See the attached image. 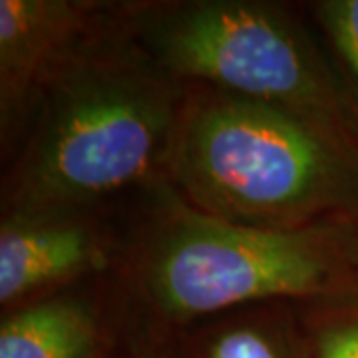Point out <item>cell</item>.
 Instances as JSON below:
<instances>
[{
  "label": "cell",
  "mask_w": 358,
  "mask_h": 358,
  "mask_svg": "<svg viewBox=\"0 0 358 358\" xmlns=\"http://www.w3.org/2000/svg\"><path fill=\"white\" fill-rule=\"evenodd\" d=\"M159 60L179 76L271 103L346 136L358 110L307 38L281 13L253 2H199L157 24Z\"/></svg>",
  "instance_id": "3957f363"
},
{
  "label": "cell",
  "mask_w": 358,
  "mask_h": 358,
  "mask_svg": "<svg viewBox=\"0 0 358 358\" xmlns=\"http://www.w3.org/2000/svg\"><path fill=\"white\" fill-rule=\"evenodd\" d=\"M88 4L62 0H0L2 124L24 112L86 28Z\"/></svg>",
  "instance_id": "5b68a950"
},
{
  "label": "cell",
  "mask_w": 358,
  "mask_h": 358,
  "mask_svg": "<svg viewBox=\"0 0 358 358\" xmlns=\"http://www.w3.org/2000/svg\"><path fill=\"white\" fill-rule=\"evenodd\" d=\"M114 358H164V357L150 355V352H126V355H122V357H114Z\"/></svg>",
  "instance_id": "8fae6325"
},
{
  "label": "cell",
  "mask_w": 358,
  "mask_h": 358,
  "mask_svg": "<svg viewBox=\"0 0 358 358\" xmlns=\"http://www.w3.org/2000/svg\"><path fill=\"white\" fill-rule=\"evenodd\" d=\"M343 251L324 229H279L179 213L148 263V285L167 317L185 320L268 296L329 293Z\"/></svg>",
  "instance_id": "277c9868"
},
{
  "label": "cell",
  "mask_w": 358,
  "mask_h": 358,
  "mask_svg": "<svg viewBox=\"0 0 358 358\" xmlns=\"http://www.w3.org/2000/svg\"><path fill=\"white\" fill-rule=\"evenodd\" d=\"M100 331L80 301L36 303L2 320L0 358H96Z\"/></svg>",
  "instance_id": "52a82bcc"
},
{
  "label": "cell",
  "mask_w": 358,
  "mask_h": 358,
  "mask_svg": "<svg viewBox=\"0 0 358 358\" xmlns=\"http://www.w3.org/2000/svg\"><path fill=\"white\" fill-rule=\"evenodd\" d=\"M171 154L183 189L207 215L233 223L291 229L358 197L352 140L237 94L195 108Z\"/></svg>",
  "instance_id": "6da1fadb"
},
{
  "label": "cell",
  "mask_w": 358,
  "mask_h": 358,
  "mask_svg": "<svg viewBox=\"0 0 358 358\" xmlns=\"http://www.w3.org/2000/svg\"><path fill=\"white\" fill-rule=\"evenodd\" d=\"M317 13L334 50L358 84V0L320 2Z\"/></svg>",
  "instance_id": "ba28073f"
},
{
  "label": "cell",
  "mask_w": 358,
  "mask_h": 358,
  "mask_svg": "<svg viewBox=\"0 0 358 358\" xmlns=\"http://www.w3.org/2000/svg\"><path fill=\"white\" fill-rule=\"evenodd\" d=\"M209 358H282L271 336L253 329L239 327L221 333L209 346Z\"/></svg>",
  "instance_id": "9c48e42d"
},
{
  "label": "cell",
  "mask_w": 358,
  "mask_h": 358,
  "mask_svg": "<svg viewBox=\"0 0 358 358\" xmlns=\"http://www.w3.org/2000/svg\"><path fill=\"white\" fill-rule=\"evenodd\" d=\"M317 358H358V322L327 329L320 334Z\"/></svg>",
  "instance_id": "30bf717a"
},
{
  "label": "cell",
  "mask_w": 358,
  "mask_h": 358,
  "mask_svg": "<svg viewBox=\"0 0 358 358\" xmlns=\"http://www.w3.org/2000/svg\"><path fill=\"white\" fill-rule=\"evenodd\" d=\"M102 263V245L90 227L50 213H20L0 229V301L10 305Z\"/></svg>",
  "instance_id": "8992f818"
},
{
  "label": "cell",
  "mask_w": 358,
  "mask_h": 358,
  "mask_svg": "<svg viewBox=\"0 0 358 358\" xmlns=\"http://www.w3.org/2000/svg\"><path fill=\"white\" fill-rule=\"evenodd\" d=\"M166 90L131 72H94L58 92L16 181L22 213L117 192L141 179L176 140Z\"/></svg>",
  "instance_id": "7a4b0ae2"
}]
</instances>
